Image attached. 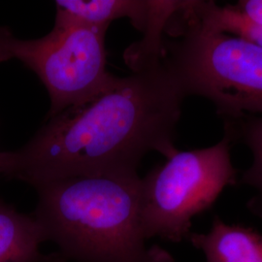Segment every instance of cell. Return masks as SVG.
I'll return each instance as SVG.
<instances>
[{
  "instance_id": "cell-1",
  "label": "cell",
  "mask_w": 262,
  "mask_h": 262,
  "mask_svg": "<svg viewBox=\"0 0 262 262\" xmlns=\"http://www.w3.org/2000/svg\"><path fill=\"white\" fill-rule=\"evenodd\" d=\"M186 98L160 60L49 118L21 149L0 151V174L34 187L59 179L137 172L150 151L170 158Z\"/></svg>"
},
{
  "instance_id": "cell-2",
  "label": "cell",
  "mask_w": 262,
  "mask_h": 262,
  "mask_svg": "<svg viewBox=\"0 0 262 262\" xmlns=\"http://www.w3.org/2000/svg\"><path fill=\"white\" fill-rule=\"evenodd\" d=\"M35 210L47 239L81 262H174L147 248L141 226L142 179L137 172L76 176L39 185Z\"/></svg>"
},
{
  "instance_id": "cell-3",
  "label": "cell",
  "mask_w": 262,
  "mask_h": 262,
  "mask_svg": "<svg viewBox=\"0 0 262 262\" xmlns=\"http://www.w3.org/2000/svg\"><path fill=\"white\" fill-rule=\"evenodd\" d=\"M190 0L170 20L163 60L186 97L210 100L224 120L262 116V47L208 28L189 9Z\"/></svg>"
},
{
  "instance_id": "cell-4",
  "label": "cell",
  "mask_w": 262,
  "mask_h": 262,
  "mask_svg": "<svg viewBox=\"0 0 262 262\" xmlns=\"http://www.w3.org/2000/svg\"><path fill=\"white\" fill-rule=\"evenodd\" d=\"M107 29L60 10L53 29L38 39H19L0 27V62L17 59L39 77L50 96L49 119L94 99L117 81L107 71Z\"/></svg>"
},
{
  "instance_id": "cell-5",
  "label": "cell",
  "mask_w": 262,
  "mask_h": 262,
  "mask_svg": "<svg viewBox=\"0 0 262 262\" xmlns=\"http://www.w3.org/2000/svg\"><path fill=\"white\" fill-rule=\"evenodd\" d=\"M225 137L198 150H176L142 179L141 226L145 239L178 243L190 234L191 220L205 212L236 182L230 147Z\"/></svg>"
},
{
  "instance_id": "cell-6",
  "label": "cell",
  "mask_w": 262,
  "mask_h": 262,
  "mask_svg": "<svg viewBox=\"0 0 262 262\" xmlns=\"http://www.w3.org/2000/svg\"><path fill=\"white\" fill-rule=\"evenodd\" d=\"M187 238L205 254L206 262H262V235L251 227L227 225L217 216L207 234L190 233Z\"/></svg>"
},
{
  "instance_id": "cell-7",
  "label": "cell",
  "mask_w": 262,
  "mask_h": 262,
  "mask_svg": "<svg viewBox=\"0 0 262 262\" xmlns=\"http://www.w3.org/2000/svg\"><path fill=\"white\" fill-rule=\"evenodd\" d=\"M47 240L34 215L18 213L0 201V262H64L59 255H44L39 245Z\"/></svg>"
},
{
  "instance_id": "cell-8",
  "label": "cell",
  "mask_w": 262,
  "mask_h": 262,
  "mask_svg": "<svg viewBox=\"0 0 262 262\" xmlns=\"http://www.w3.org/2000/svg\"><path fill=\"white\" fill-rule=\"evenodd\" d=\"M56 10L84 23L109 28L113 20L122 18L142 33L154 14V0H56Z\"/></svg>"
},
{
  "instance_id": "cell-9",
  "label": "cell",
  "mask_w": 262,
  "mask_h": 262,
  "mask_svg": "<svg viewBox=\"0 0 262 262\" xmlns=\"http://www.w3.org/2000/svg\"><path fill=\"white\" fill-rule=\"evenodd\" d=\"M225 121V134L231 141L241 140L253 154V163L244 172L241 182L256 189L249 203L253 214L262 216V116L246 115Z\"/></svg>"
},
{
  "instance_id": "cell-10",
  "label": "cell",
  "mask_w": 262,
  "mask_h": 262,
  "mask_svg": "<svg viewBox=\"0 0 262 262\" xmlns=\"http://www.w3.org/2000/svg\"><path fill=\"white\" fill-rule=\"evenodd\" d=\"M189 9L208 28L248 39L262 47V24L245 19L230 5L224 7L213 1L191 0Z\"/></svg>"
},
{
  "instance_id": "cell-11",
  "label": "cell",
  "mask_w": 262,
  "mask_h": 262,
  "mask_svg": "<svg viewBox=\"0 0 262 262\" xmlns=\"http://www.w3.org/2000/svg\"><path fill=\"white\" fill-rule=\"evenodd\" d=\"M230 6L245 19L262 24V0H242Z\"/></svg>"
}]
</instances>
